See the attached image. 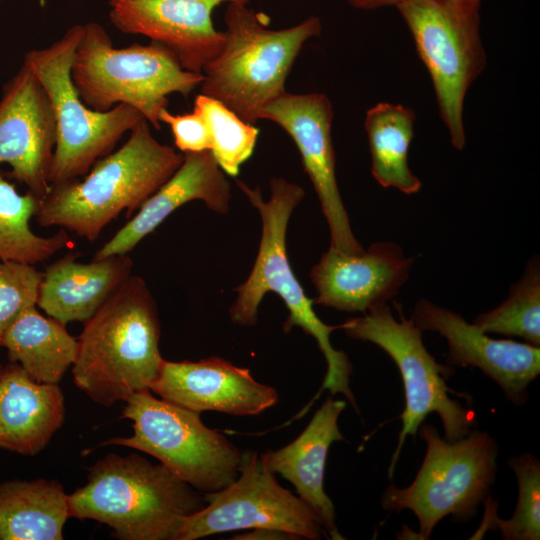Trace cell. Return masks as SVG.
Here are the masks:
<instances>
[{"label": "cell", "mask_w": 540, "mask_h": 540, "mask_svg": "<svg viewBox=\"0 0 540 540\" xmlns=\"http://www.w3.org/2000/svg\"><path fill=\"white\" fill-rule=\"evenodd\" d=\"M204 117L210 134V152L220 169L236 177L253 154L259 129L246 122L220 101L198 94L194 107Z\"/></svg>", "instance_id": "f1b7e54d"}, {"label": "cell", "mask_w": 540, "mask_h": 540, "mask_svg": "<svg viewBox=\"0 0 540 540\" xmlns=\"http://www.w3.org/2000/svg\"><path fill=\"white\" fill-rule=\"evenodd\" d=\"M230 198V183L211 152L186 153L174 174L96 251L92 259L128 254L170 214L190 201L200 200L212 211L225 214Z\"/></svg>", "instance_id": "d6986e66"}, {"label": "cell", "mask_w": 540, "mask_h": 540, "mask_svg": "<svg viewBox=\"0 0 540 540\" xmlns=\"http://www.w3.org/2000/svg\"><path fill=\"white\" fill-rule=\"evenodd\" d=\"M236 184L258 210L262 234L253 268L246 281L235 288L237 297L229 310L231 321L240 326H254L264 296L268 292L279 295L289 311L283 325L284 332L300 327L316 340L325 357L327 370L315 398L324 389L331 395L340 393L359 412L350 388L353 365L347 354L336 350L330 341L331 332L339 329V325H327L319 319L313 309L314 301L306 296L288 260L287 226L293 210L305 196L304 189L283 178H273L270 182L271 196L265 201L258 188L253 189L241 180H236Z\"/></svg>", "instance_id": "277c9868"}, {"label": "cell", "mask_w": 540, "mask_h": 540, "mask_svg": "<svg viewBox=\"0 0 540 540\" xmlns=\"http://www.w3.org/2000/svg\"><path fill=\"white\" fill-rule=\"evenodd\" d=\"M348 3L357 9L373 10L387 6H397L405 0H347Z\"/></svg>", "instance_id": "d6a6232c"}, {"label": "cell", "mask_w": 540, "mask_h": 540, "mask_svg": "<svg viewBox=\"0 0 540 540\" xmlns=\"http://www.w3.org/2000/svg\"><path fill=\"white\" fill-rule=\"evenodd\" d=\"M160 123L170 127L175 146L183 153L210 151V134L202 114L195 108L191 112L173 114L167 108L159 113Z\"/></svg>", "instance_id": "4dcf8cb0"}, {"label": "cell", "mask_w": 540, "mask_h": 540, "mask_svg": "<svg viewBox=\"0 0 540 540\" xmlns=\"http://www.w3.org/2000/svg\"><path fill=\"white\" fill-rule=\"evenodd\" d=\"M2 1H4V0H0V3H1Z\"/></svg>", "instance_id": "e575fe53"}, {"label": "cell", "mask_w": 540, "mask_h": 540, "mask_svg": "<svg viewBox=\"0 0 540 540\" xmlns=\"http://www.w3.org/2000/svg\"><path fill=\"white\" fill-rule=\"evenodd\" d=\"M64 418L58 384L37 382L16 362L1 366V449L34 456L47 446Z\"/></svg>", "instance_id": "44dd1931"}, {"label": "cell", "mask_w": 540, "mask_h": 540, "mask_svg": "<svg viewBox=\"0 0 540 540\" xmlns=\"http://www.w3.org/2000/svg\"><path fill=\"white\" fill-rule=\"evenodd\" d=\"M414 258L393 242H376L361 253L329 247L312 267L315 304L366 313L393 299L408 280Z\"/></svg>", "instance_id": "e0dca14e"}, {"label": "cell", "mask_w": 540, "mask_h": 540, "mask_svg": "<svg viewBox=\"0 0 540 540\" xmlns=\"http://www.w3.org/2000/svg\"><path fill=\"white\" fill-rule=\"evenodd\" d=\"M183 159L184 154L160 143L142 120L119 149L96 161L85 175L50 184L40 198L36 221L94 242L122 212L130 218Z\"/></svg>", "instance_id": "7a4b0ae2"}, {"label": "cell", "mask_w": 540, "mask_h": 540, "mask_svg": "<svg viewBox=\"0 0 540 540\" xmlns=\"http://www.w3.org/2000/svg\"><path fill=\"white\" fill-rule=\"evenodd\" d=\"M204 498L205 507L186 518L176 540L256 528L284 531L297 539L318 540L326 536L312 509L281 486L253 451L242 452L234 482L223 490L204 494Z\"/></svg>", "instance_id": "7c38bea8"}, {"label": "cell", "mask_w": 540, "mask_h": 540, "mask_svg": "<svg viewBox=\"0 0 540 540\" xmlns=\"http://www.w3.org/2000/svg\"><path fill=\"white\" fill-rule=\"evenodd\" d=\"M151 392L194 412L254 416L278 401L275 388L256 381L248 368L220 358L197 362L164 360Z\"/></svg>", "instance_id": "ac0fdd59"}, {"label": "cell", "mask_w": 540, "mask_h": 540, "mask_svg": "<svg viewBox=\"0 0 540 540\" xmlns=\"http://www.w3.org/2000/svg\"><path fill=\"white\" fill-rule=\"evenodd\" d=\"M224 43L203 68L200 93L214 98L246 122L286 92L285 84L304 44L321 35L319 17L274 30L246 4L228 3Z\"/></svg>", "instance_id": "5b68a950"}, {"label": "cell", "mask_w": 540, "mask_h": 540, "mask_svg": "<svg viewBox=\"0 0 540 540\" xmlns=\"http://www.w3.org/2000/svg\"><path fill=\"white\" fill-rule=\"evenodd\" d=\"M205 505L201 492L140 454L105 455L68 495L70 518L105 524L120 540H176L186 518Z\"/></svg>", "instance_id": "3957f363"}, {"label": "cell", "mask_w": 540, "mask_h": 540, "mask_svg": "<svg viewBox=\"0 0 540 540\" xmlns=\"http://www.w3.org/2000/svg\"><path fill=\"white\" fill-rule=\"evenodd\" d=\"M42 276L32 264L0 260V347L9 325L25 309L36 306Z\"/></svg>", "instance_id": "f546056e"}, {"label": "cell", "mask_w": 540, "mask_h": 540, "mask_svg": "<svg viewBox=\"0 0 540 540\" xmlns=\"http://www.w3.org/2000/svg\"><path fill=\"white\" fill-rule=\"evenodd\" d=\"M71 79L89 108L104 112L125 104L159 130V113L167 108L168 96L187 97L200 86L203 75L183 68L176 55L158 42L115 48L101 24L88 22L73 55Z\"/></svg>", "instance_id": "8992f818"}, {"label": "cell", "mask_w": 540, "mask_h": 540, "mask_svg": "<svg viewBox=\"0 0 540 540\" xmlns=\"http://www.w3.org/2000/svg\"><path fill=\"white\" fill-rule=\"evenodd\" d=\"M237 540H296L297 537L280 530L256 528L232 537Z\"/></svg>", "instance_id": "1f68e13d"}, {"label": "cell", "mask_w": 540, "mask_h": 540, "mask_svg": "<svg viewBox=\"0 0 540 540\" xmlns=\"http://www.w3.org/2000/svg\"><path fill=\"white\" fill-rule=\"evenodd\" d=\"M422 331L446 339V364L480 369L516 406L528 400V387L540 374V347L511 339H495L461 314L419 299L410 317Z\"/></svg>", "instance_id": "9a60e30c"}, {"label": "cell", "mask_w": 540, "mask_h": 540, "mask_svg": "<svg viewBox=\"0 0 540 540\" xmlns=\"http://www.w3.org/2000/svg\"><path fill=\"white\" fill-rule=\"evenodd\" d=\"M56 145L50 99L30 66L21 67L3 86L0 98V164L10 179L42 198L48 191Z\"/></svg>", "instance_id": "5bb4252c"}, {"label": "cell", "mask_w": 540, "mask_h": 540, "mask_svg": "<svg viewBox=\"0 0 540 540\" xmlns=\"http://www.w3.org/2000/svg\"><path fill=\"white\" fill-rule=\"evenodd\" d=\"M122 417L132 421L133 435L101 445L151 455L203 494L223 490L238 477L242 452L222 433L207 427L200 413L156 398L147 389L128 398Z\"/></svg>", "instance_id": "8fae6325"}, {"label": "cell", "mask_w": 540, "mask_h": 540, "mask_svg": "<svg viewBox=\"0 0 540 540\" xmlns=\"http://www.w3.org/2000/svg\"><path fill=\"white\" fill-rule=\"evenodd\" d=\"M69 518L68 495L59 481L0 482V540H61Z\"/></svg>", "instance_id": "603a6c76"}, {"label": "cell", "mask_w": 540, "mask_h": 540, "mask_svg": "<svg viewBox=\"0 0 540 540\" xmlns=\"http://www.w3.org/2000/svg\"><path fill=\"white\" fill-rule=\"evenodd\" d=\"M473 1H476V2H480V3H481V0H473Z\"/></svg>", "instance_id": "836d02e7"}, {"label": "cell", "mask_w": 540, "mask_h": 540, "mask_svg": "<svg viewBox=\"0 0 540 540\" xmlns=\"http://www.w3.org/2000/svg\"><path fill=\"white\" fill-rule=\"evenodd\" d=\"M77 338L66 325L43 316L31 306L5 330L1 347L7 349L10 362L18 363L40 383L58 384L77 354Z\"/></svg>", "instance_id": "cb8c5ba5"}, {"label": "cell", "mask_w": 540, "mask_h": 540, "mask_svg": "<svg viewBox=\"0 0 540 540\" xmlns=\"http://www.w3.org/2000/svg\"><path fill=\"white\" fill-rule=\"evenodd\" d=\"M83 25L69 27L58 40L24 56L44 87L56 123L49 183L57 184L85 175L96 161L112 152L126 132L145 120L135 108L119 104L95 111L81 100L71 79L73 55Z\"/></svg>", "instance_id": "30bf717a"}, {"label": "cell", "mask_w": 540, "mask_h": 540, "mask_svg": "<svg viewBox=\"0 0 540 540\" xmlns=\"http://www.w3.org/2000/svg\"><path fill=\"white\" fill-rule=\"evenodd\" d=\"M160 333L156 301L131 274L84 322L72 365L75 385L105 407L150 390L164 361Z\"/></svg>", "instance_id": "6da1fadb"}, {"label": "cell", "mask_w": 540, "mask_h": 540, "mask_svg": "<svg viewBox=\"0 0 540 540\" xmlns=\"http://www.w3.org/2000/svg\"><path fill=\"white\" fill-rule=\"evenodd\" d=\"M261 119L279 125L300 153L330 230V247L344 253L364 251L353 234L339 191L332 140L333 107L321 92H285L262 112Z\"/></svg>", "instance_id": "4fadbf2b"}, {"label": "cell", "mask_w": 540, "mask_h": 540, "mask_svg": "<svg viewBox=\"0 0 540 540\" xmlns=\"http://www.w3.org/2000/svg\"><path fill=\"white\" fill-rule=\"evenodd\" d=\"M346 401L328 397L314 413L306 428L288 445L267 450L261 460L274 474L288 480L315 513L327 538L343 540L336 525V511L324 490L328 451L333 442L345 440L338 427Z\"/></svg>", "instance_id": "ffe728a7"}, {"label": "cell", "mask_w": 540, "mask_h": 540, "mask_svg": "<svg viewBox=\"0 0 540 540\" xmlns=\"http://www.w3.org/2000/svg\"><path fill=\"white\" fill-rule=\"evenodd\" d=\"M250 0H109V18L121 32L148 37L169 48L186 70L202 73L220 51L224 33L212 13L223 3Z\"/></svg>", "instance_id": "2e32d148"}, {"label": "cell", "mask_w": 540, "mask_h": 540, "mask_svg": "<svg viewBox=\"0 0 540 540\" xmlns=\"http://www.w3.org/2000/svg\"><path fill=\"white\" fill-rule=\"evenodd\" d=\"M40 198L30 191L20 194L6 172L0 169V260L35 265L72 245L68 231L36 235L30 220L38 211Z\"/></svg>", "instance_id": "484cf974"}, {"label": "cell", "mask_w": 540, "mask_h": 540, "mask_svg": "<svg viewBox=\"0 0 540 540\" xmlns=\"http://www.w3.org/2000/svg\"><path fill=\"white\" fill-rule=\"evenodd\" d=\"M480 5L473 0H405L396 6L429 73L440 118L456 150L466 146V95L487 62Z\"/></svg>", "instance_id": "9c48e42d"}, {"label": "cell", "mask_w": 540, "mask_h": 540, "mask_svg": "<svg viewBox=\"0 0 540 540\" xmlns=\"http://www.w3.org/2000/svg\"><path fill=\"white\" fill-rule=\"evenodd\" d=\"M1 366H2V365L0 364V368H1Z\"/></svg>", "instance_id": "d590c367"}, {"label": "cell", "mask_w": 540, "mask_h": 540, "mask_svg": "<svg viewBox=\"0 0 540 540\" xmlns=\"http://www.w3.org/2000/svg\"><path fill=\"white\" fill-rule=\"evenodd\" d=\"M415 120L410 107L390 102L370 107L364 120L374 179L384 188H395L408 195L422 187L408 162Z\"/></svg>", "instance_id": "d4e9b609"}, {"label": "cell", "mask_w": 540, "mask_h": 540, "mask_svg": "<svg viewBox=\"0 0 540 540\" xmlns=\"http://www.w3.org/2000/svg\"><path fill=\"white\" fill-rule=\"evenodd\" d=\"M508 466L515 473L518 483V499L514 513L508 520L496 515L497 502L488 496L484 519L474 534L483 535L486 530H498L505 540L540 539V461L531 453L511 457Z\"/></svg>", "instance_id": "83f0119b"}, {"label": "cell", "mask_w": 540, "mask_h": 540, "mask_svg": "<svg viewBox=\"0 0 540 540\" xmlns=\"http://www.w3.org/2000/svg\"><path fill=\"white\" fill-rule=\"evenodd\" d=\"M426 452L414 480L404 488L389 485L381 496L386 511L408 509L419 522V539H429L446 516L467 522L489 496L497 473L498 443L489 433L472 429L449 441L437 427L422 423L418 429Z\"/></svg>", "instance_id": "52a82bcc"}, {"label": "cell", "mask_w": 540, "mask_h": 540, "mask_svg": "<svg viewBox=\"0 0 540 540\" xmlns=\"http://www.w3.org/2000/svg\"><path fill=\"white\" fill-rule=\"evenodd\" d=\"M473 323L485 333L520 337L540 347V263L532 257L508 297L496 308L478 315Z\"/></svg>", "instance_id": "4316f807"}, {"label": "cell", "mask_w": 540, "mask_h": 540, "mask_svg": "<svg viewBox=\"0 0 540 540\" xmlns=\"http://www.w3.org/2000/svg\"><path fill=\"white\" fill-rule=\"evenodd\" d=\"M68 253L49 264L39 285L36 305L63 324L85 322L131 275L128 256L111 255L90 263Z\"/></svg>", "instance_id": "7402d4cb"}, {"label": "cell", "mask_w": 540, "mask_h": 540, "mask_svg": "<svg viewBox=\"0 0 540 540\" xmlns=\"http://www.w3.org/2000/svg\"><path fill=\"white\" fill-rule=\"evenodd\" d=\"M395 308L399 319L386 303L339 325L350 338L371 342L386 352L397 365L403 381L405 407L400 415L398 443L388 468L389 479H393L406 438L416 435L430 413L438 414L444 428L443 438L449 441L466 436L477 426L475 412L449 396V393L466 396L446 384L454 374V367L438 363L423 343V331L405 317L400 304L395 303Z\"/></svg>", "instance_id": "ba28073f"}]
</instances>
